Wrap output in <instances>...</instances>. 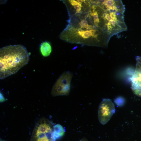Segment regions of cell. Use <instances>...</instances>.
<instances>
[{"label":"cell","instance_id":"6da1fadb","mask_svg":"<svg viewBox=\"0 0 141 141\" xmlns=\"http://www.w3.org/2000/svg\"><path fill=\"white\" fill-rule=\"evenodd\" d=\"M29 54L21 45H10L0 49V78L2 80L16 73L28 63Z\"/></svg>","mask_w":141,"mask_h":141},{"label":"cell","instance_id":"7a4b0ae2","mask_svg":"<svg viewBox=\"0 0 141 141\" xmlns=\"http://www.w3.org/2000/svg\"><path fill=\"white\" fill-rule=\"evenodd\" d=\"M103 10V17L107 31L111 37L127 30L124 21V13Z\"/></svg>","mask_w":141,"mask_h":141},{"label":"cell","instance_id":"3957f363","mask_svg":"<svg viewBox=\"0 0 141 141\" xmlns=\"http://www.w3.org/2000/svg\"><path fill=\"white\" fill-rule=\"evenodd\" d=\"M54 125L48 119H41L34 127L30 141H56L52 135Z\"/></svg>","mask_w":141,"mask_h":141},{"label":"cell","instance_id":"277c9868","mask_svg":"<svg viewBox=\"0 0 141 141\" xmlns=\"http://www.w3.org/2000/svg\"><path fill=\"white\" fill-rule=\"evenodd\" d=\"M72 76V73L70 72L63 73L54 84L51 91V95L53 96L68 95Z\"/></svg>","mask_w":141,"mask_h":141},{"label":"cell","instance_id":"5b68a950","mask_svg":"<svg viewBox=\"0 0 141 141\" xmlns=\"http://www.w3.org/2000/svg\"><path fill=\"white\" fill-rule=\"evenodd\" d=\"M114 105L109 99H103L98 109V118L100 122L102 125L107 123L115 113Z\"/></svg>","mask_w":141,"mask_h":141},{"label":"cell","instance_id":"8992f818","mask_svg":"<svg viewBox=\"0 0 141 141\" xmlns=\"http://www.w3.org/2000/svg\"><path fill=\"white\" fill-rule=\"evenodd\" d=\"M136 69L131 78V89L136 95L141 97V57H136Z\"/></svg>","mask_w":141,"mask_h":141},{"label":"cell","instance_id":"52a82bcc","mask_svg":"<svg viewBox=\"0 0 141 141\" xmlns=\"http://www.w3.org/2000/svg\"><path fill=\"white\" fill-rule=\"evenodd\" d=\"M96 3L103 9L124 13L125 8L122 1L119 0H104L96 1Z\"/></svg>","mask_w":141,"mask_h":141},{"label":"cell","instance_id":"ba28073f","mask_svg":"<svg viewBox=\"0 0 141 141\" xmlns=\"http://www.w3.org/2000/svg\"><path fill=\"white\" fill-rule=\"evenodd\" d=\"M65 130L61 125L57 124L54 125L52 133L54 138L56 140L63 136L64 134Z\"/></svg>","mask_w":141,"mask_h":141},{"label":"cell","instance_id":"9c48e42d","mask_svg":"<svg viewBox=\"0 0 141 141\" xmlns=\"http://www.w3.org/2000/svg\"><path fill=\"white\" fill-rule=\"evenodd\" d=\"M40 50L43 56L44 57L49 56L52 51L50 43L47 42L42 43L40 45Z\"/></svg>","mask_w":141,"mask_h":141},{"label":"cell","instance_id":"30bf717a","mask_svg":"<svg viewBox=\"0 0 141 141\" xmlns=\"http://www.w3.org/2000/svg\"><path fill=\"white\" fill-rule=\"evenodd\" d=\"M84 0H69V1L70 4L73 7L76 11V13H79L81 12V8L83 6L81 4L82 2Z\"/></svg>","mask_w":141,"mask_h":141},{"label":"cell","instance_id":"8fae6325","mask_svg":"<svg viewBox=\"0 0 141 141\" xmlns=\"http://www.w3.org/2000/svg\"><path fill=\"white\" fill-rule=\"evenodd\" d=\"M79 25L81 29V28H85L87 30H90L97 28L95 27L93 24H89L86 20H81L79 23Z\"/></svg>","mask_w":141,"mask_h":141},{"label":"cell","instance_id":"7c38bea8","mask_svg":"<svg viewBox=\"0 0 141 141\" xmlns=\"http://www.w3.org/2000/svg\"><path fill=\"white\" fill-rule=\"evenodd\" d=\"M6 100L2 93L0 92V102H3Z\"/></svg>","mask_w":141,"mask_h":141},{"label":"cell","instance_id":"4fadbf2b","mask_svg":"<svg viewBox=\"0 0 141 141\" xmlns=\"http://www.w3.org/2000/svg\"><path fill=\"white\" fill-rule=\"evenodd\" d=\"M79 141H88L85 138H83Z\"/></svg>","mask_w":141,"mask_h":141}]
</instances>
